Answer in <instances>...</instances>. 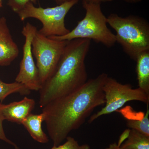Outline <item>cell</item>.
I'll use <instances>...</instances> for the list:
<instances>
[{
  "mask_svg": "<svg viewBox=\"0 0 149 149\" xmlns=\"http://www.w3.org/2000/svg\"><path fill=\"white\" fill-rule=\"evenodd\" d=\"M105 149H121L116 143L111 144L109 146Z\"/></svg>",
  "mask_w": 149,
  "mask_h": 149,
  "instance_id": "cell-20",
  "label": "cell"
},
{
  "mask_svg": "<svg viewBox=\"0 0 149 149\" xmlns=\"http://www.w3.org/2000/svg\"><path fill=\"white\" fill-rule=\"evenodd\" d=\"M35 105L34 100L24 97L20 101L13 102L6 105L1 104V108L5 120L22 124L31 113Z\"/></svg>",
  "mask_w": 149,
  "mask_h": 149,
  "instance_id": "cell-10",
  "label": "cell"
},
{
  "mask_svg": "<svg viewBox=\"0 0 149 149\" xmlns=\"http://www.w3.org/2000/svg\"><path fill=\"white\" fill-rule=\"evenodd\" d=\"M3 7V0H0V9Z\"/></svg>",
  "mask_w": 149,
  "mask_h": 149,
  "instance_id": "cell-23",
  "label": "cell"
},
{
  "mask_svg": "<svg viewBox=\"0 0 149 149\" xmlns=\"http://www.w3.org/2000/svg\"><path fill=\"white\" fill-rule=\"evenodd\" d=\"M101 4L83 3L86 11L85 17L66 35L48 37L54 40L70 41L87 39L111 47L116 43L115 35L107 27V17L103 13Z\"/></svg>",
  "mask_w": 149,
  "mask_h": 149,
  "instance_id": "cell-4",
  "label": "cell"
},
{
  "mask_svg": "<svg viewBox=\"0 0 149 149\" xmlns=\"http://www.w3.org/2000/svg\"><path fill=\"white\" fill-rule=\"evenodd\" d=\"M4 120H5V119L1 110V104H0V140L5 141L7 143L11 145L15 148V149H18V146L16 144L8 139L6 136L3 126V122Z\"/></svg>",
  "mask_w": 149,
  "mask_h": 149,
  "instance_id": "cell-18",
  "label": "cell"
},
{
  "mask_svg": "<svg viewBox=\"0 0 149 149\" xmlns=\"http://www.w3.org/2000/svg\"><path fill=\"white\" fill-rule=\"evenodd\" d=\"M78 1L72 0L54 7L47 8L36 7L33 3L28 2L16 13L21 21L29 18L40 20L42 27L37 31L43 36L47 37L63 36L70 31L65 26V16Z\"/></svg>",
  "mask_w": 149,
  "mask_h": 149,
  "instance_id": "cell-5",
  "label": "cell"
},
{
  "mask_svg": "<svg viewBox=\"0 0 149 149\" xmlns=\"http://www.w3.org/2000/svg\"><path fill=\"white\" fill-rule=\"evenodd\" d=\"M119 147L121 149H149V137L130 129L126 141Z\"/></svg>",
  "mask_w": 149,
  "mask_h": 149,
  "instance_id": "cell-13",
  "label": "cell"
},
{
  "mask_svg": "<svg viewBox=\"0 0 149 149\" xmlns=\"http://www.w3.org/2000/svg\"><path fill=\"white\" fill-rule=\"evenodd\" d=\"M37 31L36 27L29 22L22 28V34L25 42L19 72L15 78L16 82L21 83L30 91H40L42 87L32 50V41Z\"/></svg>",
  "mask_w": 149,
  "mask_h": 149,
  "instance_id": "cell-8",
  "label": "cell"
},
{
  "mask_svg": "<svg viewBox=\"0 0 149 149\" xmlns=\"http://www.w3.org/2000/svg\"><path fill=\"white\" fill-rule=\"evenodd\" d=\"M30 91L24 85L15 82L7 83L0 79V101L2 102L6 97L13 93H18L21 95H29Z\"/></svg>",
  "mask_w": 149,
  "mask_h": 149,
  "instance_id": "cell-14",
  "label": "cell"
},
{
  "mask_svg": "<svg viewBox=\"0 0 149 149\" xmlns=\"http://www.w3.org/2000/svg\"><path fill=\"white\" fill-rule=\"evenodd\" d=\"M91 45L87 39L68 41L54 72L39 91L40 107L74 92L88 81L85 60Z\"/></svg>",
  "mask_w": 149,
  "mask_h": 149,
  "instance_id": "cell-2",
  "label": "cell"
},
{
  "mask_svg": "<svg viewBox=\"0 0 149 149\" xmlns=\"http://www.w3.org/2000/svg\"><path fill=\"white\" fill-rule=\"evenodd\" d=\"M105 73L88 80L76 91L56 99L42 108L48 134L58 146L72 130L78 129L96 108L105 104L103 87Z\"/></svg>",
  "mask_w": 149,
  "mask_h": 149,
  "instance_id": "cell-1",
  "label": "cell"
},
{
  "mask_svg": "<svg viewBox=\"0 0 149 149\" xmlns=\"http://www.w3.org/2000/svg\"><path fill=\"white\" fill-rule=\"evenodd\" d=\"M103 91L105 106L91 116L88 121L89 123H92L100 116L117 111L128 102L137 101L147 104L149 103V95L140 88L133 89L130 84H121L109 76L104 84Z\"/></svg>",
  "mask_w": 149,
  "mask_h": 149,
  "instance_id": "cell-6",
  "label": "cell"
},
{
  "mask_svg": "<svg viewBox=\"0 0 149 149\" xmlns=\"http://www.w3.org/2000/svg\"><path fill=\"white\" fill-rule=\"evenodd\" d=\"M28 2L36 4L37 0H8L7 4L11 9L17 13Z\"/></svg>",
  "mask_w": 149,
  "mask_h": 149,
  "instance_id": "cell-17",
  "label": "cell"
},
{
  "mask_svg": "<svg viewBox=\"0 0 149 149\" xmlns=\"http://www.w3.org/2000/svg\"><path fill=\"white\" fill-rule=\"evenodd\" d=\"M83 3H102L110 2L112 1L113 0H82Z\"/></svg>",
  "mask_w": 149,
  "mask_h": 149,
  "instance_id": "cell-19",
  "label": "cell"
},
{
  "mask_svg": "<svg viewBox=\"0 0 149 149\" xmlns=\"http://www.w3.org/2000/svg\"><path fill=\"white\" fill-rule=\"evenodd\" d=\"M147 111L144 117L139 120H129L126 125L130 129H134L149 137V104H147Z\"/></svg>",
  "mask_w": 149,
  "mask_h": 149,
  "instance_id": "cell-15",
  "label": "cell"
},
{
  "mask_svg": "<svg viewBox=\"0 0 149 149\" xmlns=\"http://www.w3.org/2000/svg\"><path fill=\"white\" fill-rule=\"evenodd\" d=\"M45 115L42 112L40 114L30 113L21 124L23 125L32 139L41 143H47L49 139L43 131L42 124L45 120Z\"/></svg>",
  "mask_w": 149,
  "mask_h": 149,
  "instance_id": "cell-11",
  "label": "cell"
},
{
  "mask_svg": "<svg viewBox=\"0 0 149 149\" xmlns=\"http://www.w3.org/2000/svg\"><path fill=\"white\" fill-rule=\"evenodd\" d=\"M65 143L58 146H53L50 149H91V147L87 144L80 145L78 141L70 136H68Z\"/></svg>",
  "mask_w": 149,
  "mask_h": 149,
  "instance_id": "cell-16",
  "label": "cell"
},
{
  "mask_svg": "<svg viewBox=\"0 0 149 149\" xmlns=\"http://www.w3.org/2000/svg\"><path fill=\"white\" fill-rule=\"evenodd\" d=\"M107 22L116 32V42L132 59L136 61L139 55L149 51V24L145 19L113 13L107 17Z\"/></svg>",
  "mask_w": 149,
  "mask_h": 149,
  "instance_id": "cell-3",
  "label": "cell"
},
{
  "mask_svg": "<svg viewBox=\"0 0 149 149\" xmlns=\"http://www.w3.org/2000/svg\"><path fill=\"white\" fill-rule=\"evenodd\" d=\"M19 49L14 42L5 17H0V66H8L18 56Z\"/></svg>",
  "mask_w": 149,
  "mask_h": 149,
  "instance_id": "cell-9",
  "label": "cell"
},
{
  "mask_svg": "<svg viewBox=\"0 0 149 149\" xmlns=\"http://www.w3.org/2000/svg\"><path fill=\"white\" fill-rule=\"evenodd\" d=\"M55 1L56 3L58 5L62 4L64 3H65L67 2L70 1L72 0H54Z\"/></svg>",
  "mask_w": 149,
  "mask_h": 149,
  "instance_id": "cell-21",
  "label": "cell"
},
{
  "mask_svg": "<svg viewBox=\"0 0 149 149\" xmlns=\"http://www.w3.org/2000/svg\"><path fill=\"white\" fill-rule=\"evenodd\" d=\"M68 42L51 39L36 32L32 41V50L42 86L54 72Z\"/></svg>",
  "mask_w": 149,
  "mask_h": 149,
  "instance_id": "cell-7",
  "label": "cell"
},
{
  "mask_svg": "<svg viewBox=\"0 0 149 149\" xmlns=\"http://www.w3.org/2000/svg\"><path fill=\"white\" fill-rule=\"evenodd\" d=\"M136 61L139 88L149 95V51L139 55Z\"/></svg>",
  "mask_w": 149,
  "mask_h": 149,
  "instance_id": "cell-12",
  "label": "cell"
},
{
  "mask_svg": "<svg viewBox=\"0 0 149 149\" xmlns=\"http://www.w3.org/2000/svg\"><path fill=\"white\" fill-rule=\"evenodd\" d=\"M126 2L129 3H137L141 1L142 0H124Z\"/></svg>",
  "mask_w": 149,
  "mask_h": 149,
  "instance_id": "cell-22",
  "label": "cell"
}]
</instances>
